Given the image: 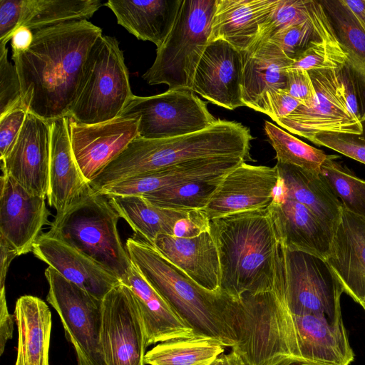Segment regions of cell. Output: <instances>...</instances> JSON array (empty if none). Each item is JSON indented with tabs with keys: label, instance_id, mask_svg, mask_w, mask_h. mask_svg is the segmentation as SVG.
I'll list each match as a JSON object with an SVG mask.
<instances>
[{
	"label": "cell",
	"instance_id": "obj_26",
	"mask_svg": "<svg viewBox=\"0 0 365 365\" xmlns=\"http://www.w3.org/2000/svg\"><path fill=\"white\" fill-rule=\"evenodd\" d=\"M14 316L19 334L15 365H49L52 321L48 306L37 297L24 295L16 300Z\"/></svg>",
	"mask_w": 365,
	"mask_h": 365
},
{
	"label": "cell",
	"instance_id": "obj_46",
	"mask_svg": "<svg viewBox=\"0 0 365 365\" xmlns=\"http://www.w3.org/2000/svg\"><path fill=\"white\" fill-rule=\"evenodd\" d=\"M0 354L4 352L7 341L12 338L14 315L9 314L6 305L5 287L0 289Z\"/></svg>",
	"mask_w": 365,
	"mask_h": 365
},
{
	"label": "cell",
	"instance_id": "obj_5",
	"mask_svg": "<svg viewBox=\"0 0 365 365\" xmlns=\"http://www.w3.org/2000/svg\"><path fill=\"white\" fill-rule=\"evenodd\" d=\"M120 218L108 198L92 189L56 213L47 232L88 255L122 282L133 264L118 230Z\"/></svg>",
	"mask_w": 365,
	"mask_h": 365
},
{
	"label": "cell",
	"instance_id": "obj_47",
	"mask_svg": "<svg viewBox=\"0 0 365 365\" xmlns=\"http://www.w3.org/2000/svg\"><path fill=\"white\" fill-rule=\"evenodd\" d=\"M34 32L25 26L19 27L13 34L11 46L12 53L26 50L33 41Z\"/></svg>",
	"mask_w": 365,
	"mask_h": 365
},
{
	"label": "cell",
	"instance_id": "obj_50",
	"mask_svg": "<svg viewBox=\"0 0 365 365\" xmlns=\"http://www.w3.org/2000/svg\"><path fill=\"white\" fill-rule=\"evenodd\" d=\"M217 365H247L241 356L232 350L227 354H222L217 358Z\"/></svg>",
	"mask_w": 365,
	"mask_h": 365
},
{
	"label": "cell",
	"instance_id": "obj_33",
	"mask_svg": "<svg viewBox=\"0 0 365 365\" xmlns=\"http://www.w3.org/2000/svg\"><path fill=\"white\" fill-rule=\"evenodd\" d=\"M337 38L329 17L321 4L307 20L288 26L274 35L268 41L277 45L290 59L306 50L313 42Z\"/></svg>",
	"mask_w": 365,
	"mask_h": 365
},
{
	"label": "cell",
	"instance_id": "obj_42",
	"mask_svg": "<svg viewBox=\"0 0 365 365\" xmlns=\"http://www.w3.org/2000/svg\"><path fill=\"white\" fill-rule=\"evenodd\" d=\"M28 112L26 108L20 107L0 116V158L6 155L18 137Z\"/></svg>",
	"mask_w": 365,
	"mask_h": 365
},
{
	"label": "cell",
	"instance_id": "obj_10",
	"mask_svg": "<svg viewBox=\"0 0 365 365\" xmlns=\"http://www.w3.org/2000/svg\"><path fill=\"white\" fill-rule=\"evenodd\" d=\"M119 116L138 119V135L164 139L203 130L215 117L190 89H168L151 96H133Z\"/></svg>",
	"mask_w": 365,
	"mask_h": 365
},
{
	"label": "cell",
	"instance_id": "obj_17",
	"mask_svg": "<svg viewBox=\"0 0 365 365\" xmlns=\"http://www.w3.org/2000/svg\"><path fill=\"white\" fill-rule=\"evenodd\" d=\"M277 168L242 163L226 175L202 210L211 220L225 215L267 208L272 201Z\"/></svg>",
	"mask_w": 365,
	"mask_h": 365
},
{
	"label": "cell",
	"instance_id": "obj_36",
	"mask_svg": "<svg viewBox=\"0 0 365 365\" xmlns=\"http://www.w3.org/2000/svg\"><path fill=\"white\" fill-rule=\"evenodd\" d=\"M264 130L278 163L319 172L327 156L323 150L308 145L269 121H265Z\"/></svg>",
	"mask_w": 365,
	"mask_h": 365
},
{
	"label": "cell",
	"instance_id": "obj_43",
	"mask_svg": "<svg viewBox=\"0 0 365 365\" xmlns=\"http://www.w3.org/2000/svg\"><path fill=\"white\" fill-rule=\"evenodd\" d=\"M288 93L301 105L311 106L316 98V92L309 72L304 70H286Z\"/></svg>",
	"mask_w": 365,
	"mask_h": 365
},
{
	"label": "cell",
	"instance_id": "obj_15",
	"mask_svg": "<svg viewBox=\"0 0 365 365\" xmlns=\"http://www.w3.org/2000/svg\"><path fill=\"white\" fill-rule=\"evenodd\" d=\"M0 190V240L17 256L32 252L43 227L51 223L46 198L31 195L3 173Z\"/></svg>",
	"mask_w": 365,
	"mask_h": 365
},
{
	"label": "cell",
	"instance_id": "obj_8",
	"mask_svg": "<svg viewBox=\"0 0 365 365\" xmlns=\"http://www.w3.org/2000/svg\"><path fill=\"white\" fill-rule=\"evenodd\" d=\"M216 0H182L167 38L143 78L150 85L192 90L197 65L211 34Z\"/></svg>",
	"mask_w": 365,
	"mask_h": 365
},
{
	"label": "cell",
	"instance_id": "obj_35",
	"mask_svg": "<svg viewBox=\"0 0 365 365\" xmlns=\"http://www.w3.org/2000/svg\"><path fill=\"white\" fill-rule=\"evenodd\" d=\"M225 177V176H224ZM224 177L200 180L147 193L142 197L153 205L176 210H202Z\"/></svg>",
	"mask_w": 365,
	"mask_h": 365
},
{
	"label": "cell",
	"instance_id": "obj_45",
	"mask_svg": "<svg viewBox=\"0 0 365 365\" xmlns=\"http://www.w3.org/2000/svg\"><path fill=\"white\" fill-rule=\"evenodd\" d=\"M210 230V220L202 210H190L186 216L175 223L173 236L191 238Z\"/></svg>",
	"mask_w": 365,
	"mask_h": 365
},
{
	"label": "cell",
	"instance_id": "obj_1",
	"mask_svg": "<svg viewBox=\"0 0 365 365\" xmlns=\"http://www.w3.org/2000/svg\"><path fill=\"white\" fill-rule=\"evenodd\" d=\"M33 32L30 46L11 57L23 104L48 121L68 117L85 62L102 29L81 20Z\"/></svg>",
	"mask_w": 365,
	"mask_h": 365
},
{
	"label": "cell",
	"instance_id": "obj_34",
	"mask_svg": "<svg viewBox=\"0 0 365 365\" xmlns=\"http://www.w3.org/2000/svg\"><path fill=\"white\" fill-rule=\"evenodd\" d=\"M339 156L327 155L322 164L319 174L349 212L365 217V180L356 177Z\"/></svg>",
	"mask_w": 365,
	"mask_h": 365
},
{
	"label": "cell",
	"instance_id": "obj_6",
	"mask_svg": "<svg viewBox=\"0 0 365 365\" xmlns=\"http://www.w3.org/2000/svg\"><path fill=\"white\" fill-rule=\"evenodd\" d=\"M133 96L118 41L102 35L86 58L68 117L83 124L110 120Z\"/></svg>",
	"mask_w": 365,
	"mask_h": 365
},
{
	"label": "cell",
	"instance_id": "obj_3",
	"mask_svg": "<svg viewBox=\"0 0 365 365\" xmlns=\"http://www.w3.org/2000/svg\"><path fill=\"white\" fill-rule=\"evenodd\" d=\"M252 136L236 121L216 119L206 129L164 139L137 136L90 183L98 192L129 178L207 158L249 157Z\"/></svg>",
	"mask_w": 365,
	"mask_h": 365
},
{
	"label": "cell",
	"instance_id": "obj_28",
	"mask_svg": "<svg viewBox=\"0 0 365 365\" xmlns=\"http://www.w3.org/2000/svg\"><path fill=\"white\" fill-rule=\"evenodd\" d=\"M275 167L284 182L287 198L307 207L334 230L341 215L342 204L319 172L278 162Z\"/></svg>",
	"mask_w": 365,
	"mask_h": 365
},
{
	"label": "cell",
	"instance_id": "obj_39",
	"mask_svg": "<svg viewBox=\"0 0 365 365\" xmlns=\"http://www.w3.org/2000/svg\"><path fill=\"white\" fill-rule=\"evenodd\" d=\"M20 107L25 106L16 68L8 59L6 45L0 44V116Z\"/></svg>",
	"mask_w": 365,
	"mask_h": 365
},
{
	"label": "cell",
	"instance_id": "obj_38",
	"mask_svg": "<svg viewBox=\"0 0 365 365\" xmlns=\"http://www.w3.org/2000/svg\"><path fill=\"white\" fill-rule=\"evenodd\" d=\"M317 4L318 1L314 0H280L275 11L262 26L256 42L250 49L268 41L278 31L308 19Z\"/></svg>",
	"mask_w": 365,
	"mask_h": 365
},
{
	"label": "cell",
	"instance_id": "obj_32",
	"mask_svg": "<svg viewBox=\"0 0 365 365\" xmlns=\"http://www.w3.org/2000/svg\"><path fill=\"white\" fill-rule=\"evenodd\" d=\"M334 33L346 49L347 65L365 79V33L343 0L320 1Z\"/></svg>",
	"mask_w": 365,
	"mask_h": 365
},
{
	"label": "cell",
	"instance_id": "obj_37",
	"mask_svg": "<svg viewBox=\"0 0 365 365\" xmlns=\"http://www.w3.org/2000/svg\"><path fill=\"white\" fill-rule=\"evenodd\" d=\"M346 49L336 39L315 41L292 59L287 69L312 71L339 69L349 61Z\"/></svg>",
	"mask_w": 365,
	"mask_h": 365
},
{
	"label": "cell",
	"instance_id": "obj_27",
	"mask_svg": "<svg viewBox=\"0 0 365 365\" xmlns=\"http://www.w3.org/2000/svg\"><path fill=\"white\" fill-rule=\"evenodd\" d=\"M242 53V101L245 106L255 110L267 91L286 90V70L292 60L270 41Z\"/></svg>",
	"mask_w": 365,
	"mask_h": 365
},
{
	"label": "cell",
	"instance_id": "obj_25",
	"mask_svg": "<svg viewBox=\"0 0 365 365\" xmlns=\"http://www.w3.org/2000/svg\"><path fill=\"white\" fill-rule=\"evenodd\" d=\"M182 0H108L117 22L137 38L160 47L170 32Z\"/></svg>",
	"mask_w": 365,
	"mask_h": 365
},
{
	"label": "cell",
	"instance_id": "obj_44",
	"mask_svg": "<svg viewBox=\"0 0 365 365\" xmlns=\"http://www.w3.org/2000/svg\"><path fill=\"white\" fill-rule=\"evenodd\" d=\"M22 9V0L0 1V44L11 39L19 27Z\"/></svg>",
	"mask_w": 365,
	"mask_h": 365
},
{
	"label": "cell",
	"instance_id": "obj_21",
	"mask_svg": "<svg viewBox=\"0 0 365 365\" xmlns=\"http://www.w3.org/2000/svg\"><path fill=\"white\" fill-rule=\"evenodd\" d=\"M91 190L72 150L68 118L51 121L48 205L56 213L62 212Z\"/></svg>",
	"mask_w": 365,
	"mask_h": 365
},
{
	"label": "cell",
	"instance_id": "obj_49",
	"mask_svg": "<svg viewBox=\"0 0 365 365\" xmlns=\"http://www.w3.org/2000/svg\"><path fill=\"white\" fill-rule=\"evenodd\" d=\"M365 33V0H343Z\"/></svg>",
	"mask_w": 365,
	"mask_h": 365
},
{
	"label": "cell",
	"instance_id": "obj_52",
	"mask_svg": "<svg viewBox=\"0 0 365 365\" xmlns=\"http://www.w3.org/2000/svg\"><path fill=\"white\" fill-rule=\"evenodd\" d=\"M361 306L363 307V309H364V311H365V299L364 300V302H363V303L361 304Z\"/></svg>",
	"mask_w": 365,
	"mask_h": 365
},
{
	"label": "cell",
	"instance_id": "obj_51",
	"mask_svg": "<svg viewBox=\"0 0 365 365\" xmlns=\"http://www.w3.org/2000/svg\"><path fill=\"white\" fill-rule=\"evenodd\" d=\"M207 365H217V359Z\"/></svg>",
	"mask_w": 365,
	"mask_h": 365
},
{
	"label": "cell",
	"instance_id": "obj_23",
	"mask_svg": "<svg viewBox=\"0 0 365 365\" xmlns=\"http://www.w3.org/2000/svg\"><path fill=\"white\" fill-rule=\"evenodd\" d=\"M280 0H216L210 41L222 38L241 51L256 42Z\"/></svg>",
	"mask_w": 365,
	"mask_h": 365
},
{
	"label": "cell",
	"instance_id": "obj_48",
	"mask_svg": "<svg viewBox=\"0 0 365 365\" xmlns=\"http://www.w3.org/2000/svg\"><path fill=\"white\" fill-rule=\"evenodd\" d=\"M17 255L0 240V287H5V280L9 267Z\"/></svg>",
	"mask_w": 365,
	"mask_h": 365
},
{
	"label": "cell",
	"instance_id": "obj_20",
	"mask_svg": "<svg viewBox=\"0 0 365 365\" xmlns=\"http://www.w3.org/2000/svg\"><path fill=\"white\" fill-rule=\"evenodd\" d=\"M267 209L279 241L287 250L327 258L334 230L311 210L289 198L272 202Z\"/></svg>",
	"mask_w": 365,
	"mask_h": 365
},
{
	"label": "cell",
	"instance_id": "obj_7",
	"mask_svg": "<svg viewBox=\"0 0 365 365\" xmlns=\"http://www.w3.org/2000/svg\"><path fill=\"white\" fill-rule=\"evenodd\" d=\"M273 288L291 314L322 315L344 324L340 304L344 289L324 259L288 250L279 241Z\"/></svg>",
	"mask_w": 365,
	"mask_h": 365
},
{
	"label": "cell",
	"instance_id": "obj_12",
	"mask_svg": "<svg viewBox=\"0 0 365 365\" xmlns=\"http://www.w3.org/2000/svg\"><path fill=\"white\" fill-rule=\"evenodd\" d=\"M102 302L101 341L106 365H145L146 332L132 290L121 283Z\"/></svg>",
	"mask_w": 365,
	"mask_h": 365
},
{
	"label": "cell",
	"instance_id": "obj_13",
	"mask_svg": "<svg viewBox=\"0 0 365 365\" xmlns=\"http://www.w3.org/2000/svg\"><path fill=\"white\" fill-rule=\"evenodd\" d=\"M50 144L51 121L29 111L16 140L0 158L2 173L31 195L47 198Z\"/></svg>",
	"mask_w": 365,
	"mask_h": 365
},
{
	"label": "cell",
	"instance_id": "obj_14",
	"mask_svg": "<svg viewBox=\"0 0 365 365\" xmlns=\"http://www.w3.org/2000/svg\"><path fill=\"white\" fill-rule=\"evenodd\" d=\"M68 118L72 150L89 183L138 135L137 118L118 116L96 124H83Z\"/></svg>",
	"mask_w": 365,
	"mask_h": 365
},
{
	"label": "cell",
	"instance_id": "obj_19",
	"mask_svg": "<svg viewBox=\"0 0 365 365\" xmlns=\"http://www.w3.org/2000/svg\"><path fill=\"white\" fill-rule=\"evenodd\" d=\"M325 261L344 292L361 305L365 299V217L342 207Z\"/></svg>",
	"mask_w": 365,
	"mask_h": 365
},
{
	"label": "cell",
	"instance_id": "obj_24",
	"mask_svg": "<svg viewBox=\"0 0 365 365\" xmlns=\"http://www.w3.org/2000/svg\"><path fill=\"white\" fill-rule=\"evenodd\" d=\"M121 283L127 285L135 297L145 325L147 346L172 339L195 336L192 328L171 308L135 265H132Z\"/></svg>",
	"mask_w": 365,
	"mask_h": 365
},
{
	"label": "cell",
	"instance_id": "obj_11",
	"mask_svg": "<svg viewBox=\"0 0 365 365\" xmlns=\"http://www.w3.org/2000/svg\"><path fill=\"white\" fill-rule=\"evenodd\" d=\"M308 72L316 92L313 103L300 105L289 115L275 122L311 142L320 133H361V122L350 110L341 68Z\"/></svg>",
	"mask_w": 365,
	"mask_h": 365
},
{
	"label": "cell",
	"instance_id": "obj_18",
	"mask_svg": "<svg viewBox=\"0 0 365 365\" xmlns=\"http://www.w3.org/2000/svg\"><path fill=\"white\" fill-rule=\"evenodd\" d=\"M34 255L68 281L103 299L120 280L96 261L48 232L42 233L33 246Z\"/></svg>",
	"mask_w": 365,
	"mask_h": 365
},
{
	"label": "cell",
	"instance_id": "obj_2",
	"mask_svg": "<svg viewBox=\"0 0 365 365\" xmlns=\"http://www.w3.org/2000/svg\"><path fill=\"white\" fill-rule=\"evenodd\" d=\"M220 264V292L236 299L271 290L279 239L268 209L237 212L210 220Z\"/></svg>",
	"mask_w": 365,
	"mask_h": 365
},
{
	"label": "cell",
	"instance_id": "obj_41",
	"mask_svg": "<svg viewBox=\"0 0 365 365\" xmlns=\"http://www.w3.org/2000/svg\"><path fill=\"white\" fill-rule=\"evenodd\" d=\"M300 105L285 89H271L265 93L255 110L267 115L275 121L289 115Z\"/></svg>",
	"mask_w": 365,
	"mask_h": 365
},
{
	"label": "cell",
	"instance_id": "obj_9",
	"mask_svg": "<svg viewBox=\"0 0 365 365\" xmlns=\"http://www.w3.org/2000/svg\"><path fill=\"white\" fill-rule=\"evenodd\" d=\"M44 274L48 284L46 300L60 317L66 338L76 352L77 365H106L101 341L103 299L51 267Z\"/></svg>",
	"mask_w": 365,
	"mask_h": 365
},
{
	"label": "cell",
	"instance_id": "obj_22",
	"mask_svg": "<svg viewBox=\"0 0 365 365\" xmlns=\"http://www.w3.org/2000/svg\"><path fill=\"white\" fill-rule=\"evenodd\" d=\"M153 246L199 286L220 292L219 255L210 230L191 238L160 235Z\"/></svg>",
	"mask_w": 365,
	"mask_h": 365
},
{
	"label": "cell",
	"instance_id": "obj_40",
	"mask_svg": "<svg viewBox=\"0 0 365 365\" xmlns=\"http://www.w3.org/2000/svg\"><path fill=\"white\" fill-rule=\"evenodd\" d=\"M361 125L362 132L359 134L320 133L314 136L312 143L365 164V119L361 121Z\"/></svg>",
	"mask_w": 365,
	"mask_h": 365
},
{
	"label": "cell",
	"instance_id": "obj_4",
	"mask_svg": "<svg viewBox=\"0 0 365 365\" xmlns=\"http://www.w3.org/2000/svg\"><path fill=\"white\" fill-rule=\"evenodd\" d=\"M125 249L132 264L192 328L195 336L212 338L224 346L236 344L230 297L199 286L138 237L128 238Z\"/></svg>",
	"mask_w": 365,
	"mask_h": 365
},
{
	"label": "cell",
	"instance_id": "obj_29",
	"mask_svg": "<svg viewBox=\"0 0 365 365\" xmlns=\"http://www.w3.org/2000/svg\"><path fill=\"white\" fill-rule=\"evenodd\" d=\"M115 210L138 237L153 245L160 235H173L175 223L187 215V210L163 208L142 196H106Z\"/></svg>",
	"mask_w": 365,
	"mask_h": 365
},
{
	"label": "cell",
	"instance_id": "obj_16",
	"mask_svg": "<svg viewBox=\"0 0 365 365\" xmlns=\"http://www.w3.org/2000/svg\"><path fill=\"white\" fill-rule=\"evenodd\" d=\"M243 69L242 51L222 38L210 41L197 65L192 91L228 110L243 106Z\"/></svg>",
	"mask_w": 365,
	"mask_h": 365
},
{
	"label": "cell",
	"instance_id": "obj_31",
	"mask_svg": "<svg viewBox=\"0 0 365 365\" xmlns=\"http://www.w3.org/2000/svg\"><path fill=\"white\" fill-rule=\"evenodd\" d=\"M224 346L209 337L175 338L158 344L145 353L148 365H207L224 352Z\"/></svg>",
	"mask_w": 365,
	"mask_h": 365
},
{
	"label": "cell",
	"instance_id": "obj_30",
	"mask_svg": "<svg viewBox=\"0 0 365 365\" xmlns=\"http://www.w3.org/2000/svg\"><path fill=\"white\" fill-rule=\"evenodd\" d=\"M102 5L100 0H22L19 27L25 26L35 31L61 24L88 20Z\"/></svg>",
	"mask_w": 365,
	"mask_h": 365
}]
</instances>
